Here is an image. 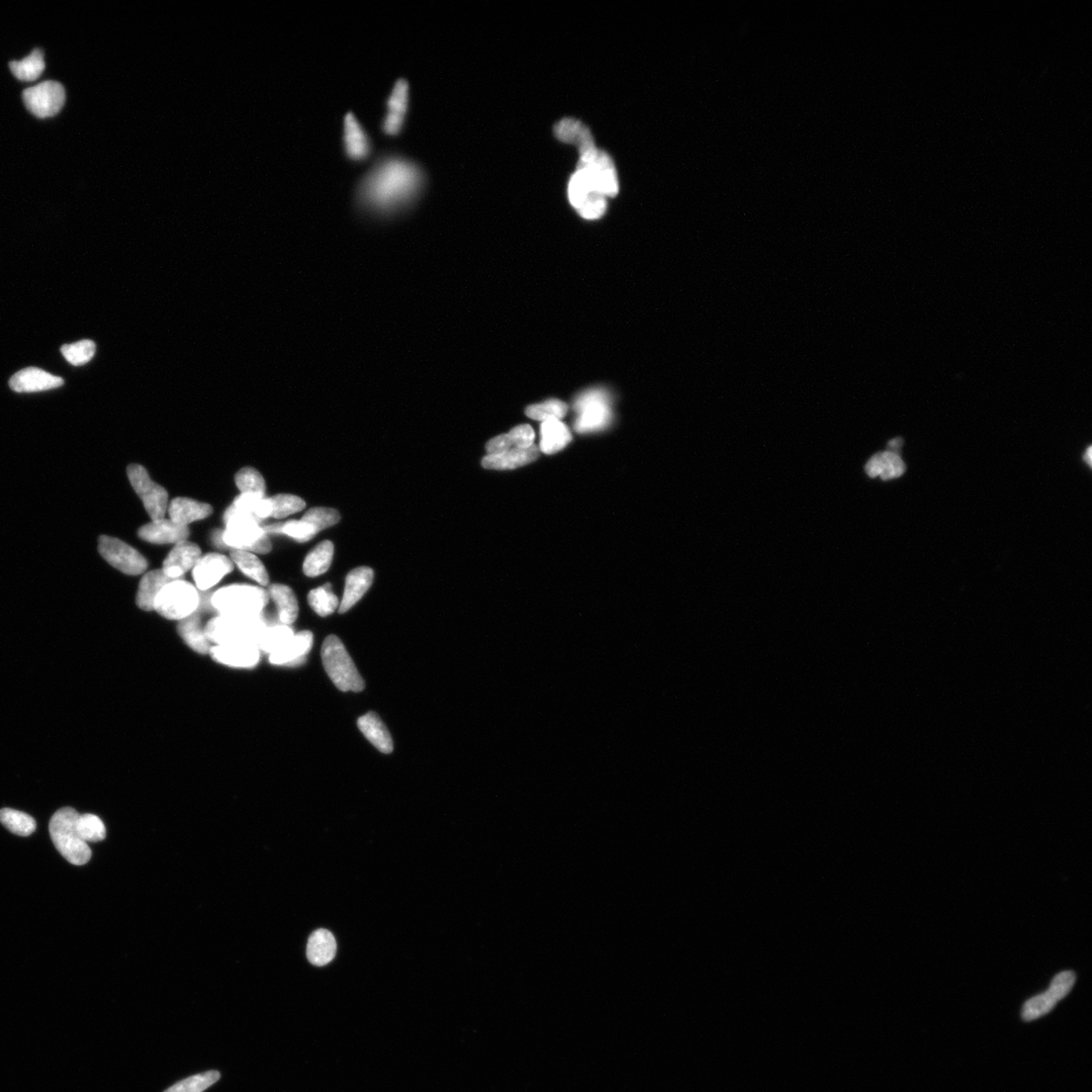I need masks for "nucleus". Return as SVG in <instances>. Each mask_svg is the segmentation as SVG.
<instances>
[{"label": "nucleus", "mask_w": 1092, "mask_h": 1092, "mask_svg": "<svg viewBox=\"0 0 1092 1092\" xmlns=\"http://www.w3.org/2000/svg\"><path fill=\"white\" fill-rule=\"evenodd\" d=\"M357 725L363 736L382 753H390L394 750L393 739L386 725L375 712H368L357 720Z\"/></svg>", "instance_id": "nucleus-24"}, {"label": "nucleus", "mask_w": 1092, "mask_h": 1092, "mask_svg": "<svg viewBox=\"0 0 1092 1092\" xmlns=\"http://www.w3.org/2000/svg\"><path fill=\"white\" fill-rule=\"evenodd\" d=\"M269 598L278 606V615L281 624H293L299 615L298 600L289 586L273 584L268 588Z\"/></svg>", "instance_id": "nucleus-31"}, {"label": "nucleus", "mask_w": 1092, "mask_h": 1092, "mask_svg": "<svg viewBox=\"0 0 1092 1092\" xmlns=\"http://www.w3.org/2000/svg\"><path fill=\"white\" fill-rule=\"evenodd\" d=\"M272 503L273 518H286L305 509L306 502L300 497L293 495H278L269 499Z\"/></svg>", "instance_id": "nucleus-46"}, {"label": "nucleus", "mask_w": 1092, "mask_h": 1092, "mask_svg": "<svg viewBox=\"0 0 1092 1092\" xmlns=\"http://www.w3.org/2000/svg\"><path fill=\"white\" fill-rule=\"evenodd\" d=\"M221 1078L220 1072L212 1070L175 1083L164 1092H204Z\"/></svg>", "instance_id": "nucleus-42"}, {"label": "nucleus", "mask_w": 1092, "mask_h": 1092, "mask_svg": "<svg viewBox=\"0 0 1092 1092\" xmlns=\"http://www.w3.org/2000/svg\"><path fill=\"white\" fill-rule=\"evenodd\" d=\"M508 435L513 448L528 449L535 444V433L530 425H521L512 429Z\"/></svg>", "instance_id": "nucleus-50"}, {"label": "nucleus", "mask_w": 1092, "mask_h": 1092, "mask_svg": "<svg viewBox=\"0 0 1092 1092\" xmlns=\"http://www.w3.org/2000/svg\"><path fill=\"white\" fill-rule=\"evenodd\" d=\"M76 809L61 808L53 815L49 831L54 846L73 865L83 866L91 858V849L77 833L79 818Z\"/></svg>", "instance_id": "nucleus-4"}, {"label": "nucleus", "mask_w": 1092, "mask_h": 1092, "mask_svg": "<svg viewBox=\"0 0 1092 1092\" xmlns=\"http://www.w3.org/2000/svg\"><path fill=\"white\" fill-rule=\"evenodd\" d=\"M568 404L559 400H549L532 404L526 409V415L537 421L561 420L568 413Z\"/></svg>", "instance_id": "nucleus-41"}, {"label": "nucleus", "mask_w": 1092, "mask_h": 1092, "mask_svg": "<svg viewBox=\"0 0 1092 1092\" xmlns=\"http://www.w3.org/2000/svg\"><path fill=\"white\" fill-rule=\"evenodd\" d=\"M321 656L329 678L340 691L363 690V679L339 637L330 636L324 640Z\"/></svg>", "instance_id": "nucleus-6"}, {"label": "nucleus", "mask_w": 1092, "mask_h": 1092, "mask_svg": "<svg viewBox=\"0 0 1092 1092\" xmlns=\"http://www.w3.org/2000/svg\"><path fill=\"white\" fill-rule=\"evenodd\" d=\"M906 469L905 462L893 451L876 454L870 458L866 464V473L868 476L871 477H880L883 481L899 477L905 474Z\"/></svg>", "instance_id": "nucleus-27"}, {"label": "nucleus", "mask_w": 1092, "mask_h": 1092, "mask_svg": "<svg viewBox=\"0 0 1092 1092\" xmlns=\"http://www.w3.org/2000/svg\"><path fill=\"white\" fill-rule=\"evenodd\" d=\"M1075 980L1076 976L1074 972H1072V971H1064V972L1057 974L1054 979H1052L1047 991L1052 996L1054 997L1057 1002L1060 1001L1064 999V997L1068 995L1072 987L1074 986Z\"/></svg>", "instance_id": "nucleus-48"}, {"label": "nucleus", "mask_w": 1092, "mask_h": 1092, "mask_svg": "<svg viewBox=\"0 0 1092 1092\" xmlns=\"http://www.w3.org/2000/svg\"><path fill=\"white\" fill-rule=\"evenodd\" d=\"M1091 451H1092V450H1091V447H1089V448H1088L1087 454H1085V455H1084V461H1085V462H1087L1089 465H1091V462H1092V460H1091V455H1092V454H1091Z\"/></svg>", "instance_id": "nucleus-52"}, {"label": "nucleus", "mask_w": 1092, "mask_h": 1092, "mask_svg": "<svg viewBox=\"0 0 1092 1092\" xmlns=\"http://www.w3.org/2000/svg\"><path fill=\"white\" fill-rule=\"evenodd\" d=\"M343 141L344 149L348 157L353 160L366 159L372 150V143L367 132L352 113H347L344 119Z\"/></svg>", "instance_id": "nucleus-21"}, {"label": "nucleus", "mask_w": 1092, "mask_h": 1092, "mask_svg": "<svg viewBox=\"0 0 1092 1092\" xmlns=\"http://www.w3.org/2000/svg\"><path fill=\"white\" fill-rule=\"evenodd\" d=\"M233 570V563L227 557L208 554L199 559L193 569V577L197 588L200 591H207L213 588Z\"/></svg>", "instance_id": "nucleus-15"}, {"label": "nucleus", "mask_w": 1092, "mask_h": 1092, "mask_svg": "<svg viewBox=\"0 0 1092 1092\" xmlns=\"http://www.w3.org/2000/svg\"><path fill=\"white\" fill-rule=\"evenodd\" d=\"M313 646V633L302 631L295 635L280 650L269 655V662L275 666H299L305 663Z\"/></svg>", "instance_id": "nucleus-20"}, {"label": "nucleus", "mask_w": 1092, "mask_h": 1092, "mask_svg": "<svg viewBox=\"0 0 1092 1092\" xmlns=\"http://www.w3.org/2000/svg\"><path fill=\"white\" fill-rule=\"evenodd\" d=\"M201 557V550L198 544L184 542L175 544L162 566L166 577L178 579L188 571L194 568Z\"/></svg>", "instance_id": "nucleus-19"}, {"label": "nucleus", "mask_w": 1092, "mask_h": 1092, "mask_svg": "<svg viewBox=\"0 0 1092 1092\" xmlns=\"http://www.w3.org/2000/svg\"><path fill=\"white\" fill-rule=\"evenodd\" d=\"M226 530L222 532V542L233 550L266 555L273 545L258 521L231 506L225 512Z\"/></svg>", "instance_id": "nucleus-3"}, {"label": "nucleus", "mask_w": 1092, "mask_h": 1092, "mask_svg": "<svg viewBox=\"0 0 1092 1092\" xmlns=\"http://www.w3.org/2000/svg\"><path fill=\"white\" fill-rule=\"evenodd\" d=\"M138 535L142 541L154 544H178L187 541L190 529L171 519H160L142 526Z\"/></svg>", "instance_id": "nucleus-16"}, {"label": "nucleus", "mask_w": 1092, "mask_h": 1092, "mask_svg": "<svg viewBox=\"0 0 1092 1092\" xmlns=\"http://www.w3.org/2000/svg\"><path fill=\"white\" fill-rule=\"evenodd\" d=\"M259 647L253 644L212 645L210 655L215 662L236 669H251L261 659Z\"/></svg>", "instance_id": "nucleus-14"}, {"label": "nucleus", "mask_w": 1092, "mask_h": 1092, "mask_svg": "<svg viewBox=\"0 0 1092 1092\" xmlns=\"http://www.w3.org/2000/svg\"><path fill=\"white\" fill-rule=\"evenodd\" d=\"M569 199L571 206L584 219L596 220L601 218L606 212L607 198L578 170L570 180Z\"/></svg>", "instance_id": "nucleus-11"}, {"label": "nucleus", "mask_w": 1092, "mask_h": 1092, "mask_svg": "<svg viewBox=\"0 0 1092 1092\" xmlns=\"http://www.w3.org/2000/svg\"><path fill=\"white\" fill-rule=\"evenodd\" d=\"M269 602L268 593L259 586L232 585L214 593L213 608L218 615L258 617L263 615Z\"/></svg>", "instance_id": "nucleus-2"}, {"label": "nucleus", "mask_w": 1092, "mask_h": 1092, "mask_svg": "<svg viewBox=\"0 0 1092 1092\" xmlns=\"http://www.w3.org/2000/svg\"><path fill=\"white\" fill-rule=\"evenodd\" d=\"M233 507L251 516L260 522L263 519L272 516V503L269 499L259 498L251 495H240L235 499Z\"/></svg>", "instance_id": "nucleus-38"}, {"label": "nucleus", "mask_w": 1092, "mask_h": 1092, "mask_svg": "<svg viewBox=\"0 0 1092 1092\" xmlns=\"http://www.w3.org/2000/svg\"><path fill=\"white\" fill-rule=\"evenodd\" d=\"M77 833L85 842H97L106 839V831L103 820L94 814L79 815Z\"/></svg>", "instance_id": "nucleus-44"}, {"label": "nucleus", "mask_w": 1092, "mask_h": 1092, "mask_svg": "<svg viewBox=\"0 0 1092 1092\" xmlns=\"http://www.w3.org/2000/svg\"><path fill=\"white\" fill-rule=\"evenodd\" d=\"M171 581L173 579L166 577L162 570L147 572L142 578L139 585L136 599L139 608L144 611H153L155 601H157L160 591Z\"/></svg>", "instance_id": "nucleus-29"}, {"label": "nucleus", "mask_w": 1092, "mask_h": 1092, "mask_svg": "<svg viewBox=\"0 0 1092 1092\" xmlns=\"http://www.w3.org/2000/svg\"><path fill=\"white\" fill-rule=\"evenodd\" d=\"M178 630L185 643L200 655L210 653L212 644L206 636L205 626H202L198 611L178 622Z\"/></svg>", "instance_id": "nucleus-28"}, {"label": "nucleus", "mask_w": 1092, "mask_h": 1092, "mask_svg": "<svg viewBox=\"0 0 1092 1092\" xmlns=\"http://www.w3.org/2000/svg\"><path fill=\"white\" fill-rule=\"evenodd\" d=\"M541 447L545 455H554L563 450L571 441V434L561 420L544 421L541 426Z\"/></svg>", "instance_id": "nucleus-30"}, {"label": "nucleus", "mask_w": 1092, "mask_h": 1092, "mask_svg": "<svg viewBox=\"0 0 1092 1092\" xmlns=\"http://www.w3.org/2000/svg\"><path fill=\"white\" fill-rule=\"evenodd\" d=\"M374 582V571L368 566H360L350 571L346 577V590L339 604V612L346 613L360 601Z\"/></svg>", "instance_id": "nucleus-22"}, {"label": "nucleus", "mask_w": 1092, "mask_h": 1092, "mask_svg": "<svg viewBox=\"0 0 1092 1092\" xmlns=\"http://www.w3.org/2000/svg\"><path fill=\"white\" fill-rule=\"evenodd\" d=\"M334 555V545L326 541L317 545L303 562L302 570L308 577H318L326 572L331 565Z\"/></svg>", "instance_id": "nucleus-32"}, {"label": "nucleus", "mask_w": 1092, "mask_h": 1092, "mask_svg": "<svg viewBox=\"0 0 1092 1092\" xmlns=\"http://www.w3.org/2000/svg\"><path fill=\"white\" fill-rule=\"evenodd\" d=\"M281 534L295 539L296 542H306L312 539L317 532L313 526L302 521H292L281 525Z\"/></svg>", "instance_id": "nucleus-49"}, {"label": "nucleus", "mask_w": 1092, "mask_h": 1092, "mask_svg": "<svg viewBox=\"0 0 1092 1092\" xmlns=\"http://www.w3.org/2000/svg\"><path fill=\"white\" fill-rule=\"evenodd\" d=\"M235 481L241 495L265 498L266 482L258 470L253 468L242 469L236 475Z\"/></svg>", "instance_id": "nucleus-40"}, {"label": "nucleus", "mask_w": 1092, "mask_h": 1092, "mask_svg": "<svg viewBox=\"0 0 1092 1092\" xmlns=\"http://www.w3.org/2000/svg\"><path fill=\"white\" fill-rule=\"evenodd\" d=\"M10 69L19 80L35 81L42 76L45 69L44 54L40 49L33 50L22 61H12Z\"/></svg>", "instance_id": "nucleus-36"}, {"label": "nucleus", "mask_w": 1092, "mask_h": 1092, "mask_svg": "<svg viewBox=\"0 0 1092 1092\" xmlns=\"http://www.w3.org/2000/svg\"><path fill=\"white\" fill-rule=\"evenodd\" d=\"M64 384L63 379L37 368L19 370L10 381V387L17 393H38L57 389Z\"/></svg>", "instance_id": "nucleus-17"}, {"label": "nucleus", "mask_w": 1092, "mask_h": 1092, "mask_svg": "<svg viewBox=\"0 0 1092 1092\" xmlns=\"http://www.w3.org/2000/svg\"><path fill=\"white\" fill-rule=\"evenodd\" d=\"M168 512L173 522L187 526L210 516L213 513V507L211 505L200 503L193 499L177 498L171 501Z\"/></svg>", "instance_id": "nucleus-25"}, {"label": "nucleus", "mask_w": 1092, "mask_h": 1092, "mask_svg": "<svg viewBox=\"0 0 1092 1092\" xmlns=\"http://www.w3.org/2000/svg\"><path fill=\"white\" fill-rule=\"evenodd\" d=\"M1057 1001L1052 996L1048 991L1031 997L1023 1008V1019L1026 1022L1039 1019V1017L1047 1015L1056 1006Z\"/></svg>", "instance_id": "nucleus-45"}, {"label": "nucleus", "mask_w": 1092, "mask_h": 1092, "mask_svg": "<svg viewBox=\"0 0 1092 1092\" xmlns=\"http://www.w3.org/2000/svg\"><path fill=\"white\" fill-rule=\"evenodd\" d=\"M409 100V85L406 80H397L388 99L387 113L382 121L384 133L397 135L402 129Z\"/></svg>", "instance_id": "nucleus-18"}, {"label": "nucleus", "mask_w": 1092, "mask_h": 1092, "mask_svg": "<svg viewBox=\"0 0 1092 1092\" xmlns=\"http://www.w3.org/2000/svg\"><path fill=\"white\" fill-rule=\"evenodd\" d=\"M26 109L40 119L50 118L62 109L65 104V90L57 81H45L30 87L23 92Z\"/></svg>", "instance_id": "nucleus-13"}, {"label": "nucleus", "mask_w": 1092, "mask_h": 1092, "mask_svg": "<svg viewBox=\"0 0 1092 1092\" xmlns=\"http://www.w3.org/2000/svg\"><path fill=\"white\" fill-rule=\"evenodd\" d=\"M294 636L295 632L289 625L269 624L263 631L258 646L261 652L269 656L285 646Z\"/></svg>", "instance_id": "nucleus-34"}, {"label": "nucleus", "mask_w": 1092, "mask_h": 1092, "mask_svg": "<svg viewBox=\"0 0 1092 1092\" xmlns=\"http://www.w3.org/2000/svg\"><path fill=\"white\" fill-rule=\"evenodd\" d=\"M0 822L12 834L20 837H29L36 831L37 824L31 815L16 809H0Z\"/></svg>", "instance_id": "nucleus-37"}, {"label": "nucleus", "mask_w": 1092, "mask_h": 1092, "mask_svg": "<svg viewBox=\"0 0 1092 1092\" xmlns=\"http://www.w3.org/2000/svg\"><path fill=\"white\" fill-rule=\"evenodd\" d=\"M513 448L508 434L499 435L487 443L489 455H502Z\"/></svg>", "instance_id": "nucleus-51"}, {"label": "nucleus", "mask_w": 1092, "mask_h": 1092, "mask_svg": "<svg viewBox=\"0 0 1092 1092\" xmlns=\"http://www.w3.org/2000/svg\"><path fill=\"white\" fill-rule=\"evenodd\" d=\"M337 943L334 935L327 929L320 928L309 936L307 957L313 965L322 967L334 959Z\"/></svg>", "instance_id": "nucleus-26"}, {"label": "nucleus", "mask_w": 1092, "mask_h": 1092, "mask_svg": "<svg viewBox=\"0 0 1092 1092\" xmlns=\"http://www.w3.org/2000/svg\"><path fill=\"white\" fill-rule=\"evenodd\" d=\"M556 137L564 142L579 147L593 139L591 131L582 121L575 119H564L555 126Z\"/></svg>", "instance_id": "nucleus-33"}, {"label": "nucleus", "mask_w": 1092, "mask_h": 1092, "mask_svg": "<svg viewBox=\"0 0 1092 1092\" xmlns=\"http://www.w3.org/2000/svg\"><path fill=\"white\" fill-rule=\"evenodd\" d=\"M308 601L312 609L321 617L331 615L337 608H339V599L333 594L330 584L309 592Z\"/></svg>", "instance_id": "nucleus-39"}, {"label": "nucleus", "mask_w": 1092, "mask_h": 1092, "mask_svg": "<svg viewBox=\"0 0 1092 1092\" xmlns=\"http://www.w3.org/2000/svg\"><path fill=\"white\" fill-rule=\"evenodd\" d=\"M268 625L263 615L258 617L218 615L206 624L205 632L212 645L227 644L258 645L263 631Z\"/></svg>", "instance_id": "nucleus-5"}, {"label": "nucleus", "mask_w": 1092, "mask_h": 1092, "mask_svg": "<svg viewBox=\"0 0 1092 1092\" xmlns=\"http://www.w3.org/2000/svg\"><path fill=\"white\" fill-rule=\"evenodd\" d=\"M96 343L91 340H81L61 347L65 360L76 367L90 362L96 354Z\"/></svg>", "instance_id": "nucleus-43"}, {"label": "nucleus", "mask_w": 1092, "mask_h": 1092, "mask_svg": "<svg viewBox=\"0 0 1092 1092\" xmlns=\"http://www.w3.org/2000/svg\"><path fill=\"white\" fill-rule=\"evenodd\" d=\"M98 551L100 556L114 569L126 575H142L148 568L147 559L138 550L118 538L100 536Z\"/></svg>", "instance_id": "nucleus-12"}, {"label": "nucleus", "mask_w": 1092, "mask_h": 1092, "mask_svg": "<svg viewBox=\"0 0 1092 1092\" xmlns=\"http://www.w3.org/2000/svg\"><path fill=\"white\" fill-rule=\"evenodd\" d=\"M577 170L582 171L606 198L616 197L619 191L616 168L608 154L597 149L594 140L578 147Z\"/></svg>", "instance_id": "nucleus-7"}, {"label": "nucleus", "mask_w": 1092, "mask_h": 1092, "mask_svg": "<svg viewBox=\"0 0 1092 1092\" xmlns=\"http://www.w3.org/2000/svg\"><path fill=\"white\" fill-rule=\"evenodd\" d=\"M231 558L247 577L252 579L253 581L258 582L262 586L268 585L269 577L265 564L261 563L259 558L251 554V552L233 550L231 551Z\"/></svg>", "instance_id": "nucleus-35"}, {"label": "nucleus", "mask_w": 1092, "mask_h": 1092, "mask_svg": "<svg viewBox=\"0 0 1092 1092\" xmlns=\"http://www.w3.org/2000/svg\"><path fill=\"white\" fill-rule=\"evenodd\" d=\"M423 184V171L414 162L389 157L375 165L362 179L359 197L368 210L389 215L411 204Z\"/></svg>", "instance_id": "nucleus-1"}, {"label": "nucleus", "mask_w": 1092, "mask_h": 1092, "mask_svg": "<svg viewBox=\"0 0 1092 1092\" xmlns=\"http://www.w3.org/2000/svg\"><path fill=\"white\" fill-rule=\"evenodd\" d=\"M200 596L197 588L184 579H173L164 586L155 601L154 610L170 620H184L199 611Z\"/></svg>", "instance_id": "nucleus-8"}, {"label": "nucleus", "mask_w": 1092, "mask_h": 1092, "mask_svg": "<svg viewBox=\"0 0 1092 1092\" xmlns=\"http://www.w3.org/2000/svg\"><path fill=\"white\" fill-rule=\"evenodd\" d=\"M609 404V396L603 389H591L579 397L575 404L577 433H594L608 426L612 417Z\"/></svg>", "instance_id": "nucleus-9"}, {"label": "nucleus", "mask_w": 1092, "mask_h": 1092, "mask_svg": "<svg viewBox=\"0 0 1092 1092\" xmlns=\"http://www.w3.org/2000/svg\"><path fill=\"white\" fill-rule=\"evenodd\" d=\"M541 449L534 444L528 449L512 448L502 455H488L482 461L484 469L506 470L524 467L537 460Z\"/></svg>", "instance_id": "nucleus-23"}, {"label": "nucleus", "mask_w": 1092, "mask_h": 1092, "mask_svg": "<svg viewBox=\"0 0 1092 1092\" xmlns=\"http://www.w3.org/2000/svg\"><path fill=\"white\" fill-rule=\"evenodd\" d=\"M302 521L313 526L317 534L321 530L331 528L340 521L339 511L330 508L309 509L302 518Z\"/></svg>", "instance_id": "nucleus-47"}, {"label": "nucleus", "mask_w": 1092, "mask_h": 1092, "mask_svg": "<svg viewBox=\"0 0 1092 1092\" xmlns=\"http://www.w3.org/2000/svg\"><path fill=\"white\" fill-rule=\"evenodd\" d=\"M127 474L133 489L143 502L147 513L152 518V521L164 519L168 505L167 491L162 485L154 483L147 470L140 464L129 465Z\"/></svg>", "instance_id": "nucleus-10"}]
</instances>
